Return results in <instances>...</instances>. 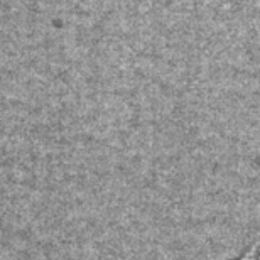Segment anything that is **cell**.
Instances as JSON below:
<instances>
[{"label": "cell", "instance_id": "cell-1", "mask_svg": "<svg viewBox=\"0 0 260 260\" xmlns=\"http://www.w3.org/2000/svg\"><path fill=\"white\" fill-rule=\"evenodd\" d=\"M233 260H260V242H255L253 245L248 247L242 255H238Z\"/></svg>", "mask_w": 260, "mask_h": 260}]
</instances>
